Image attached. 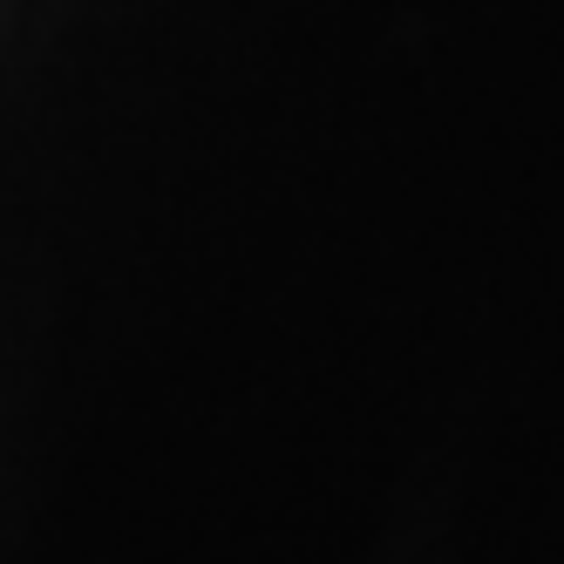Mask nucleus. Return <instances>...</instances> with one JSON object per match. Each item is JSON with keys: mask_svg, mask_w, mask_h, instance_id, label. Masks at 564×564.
<instances>
[]
</instances>
